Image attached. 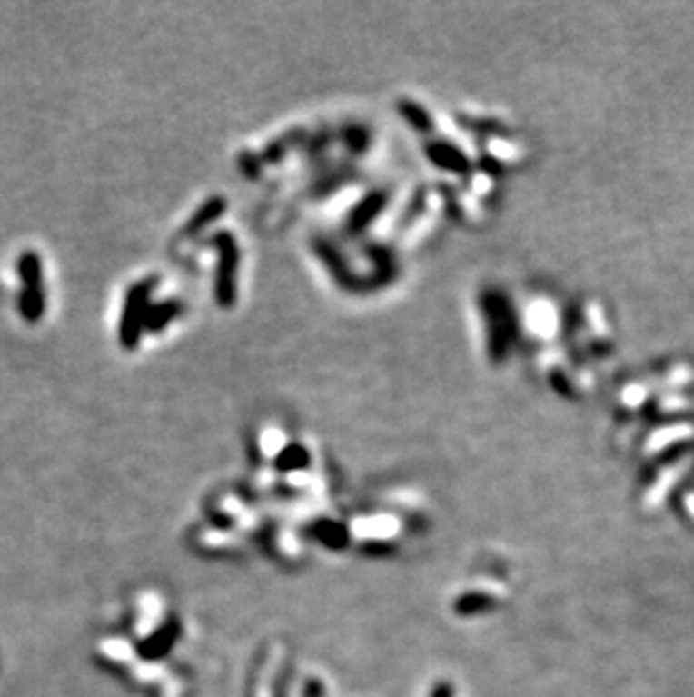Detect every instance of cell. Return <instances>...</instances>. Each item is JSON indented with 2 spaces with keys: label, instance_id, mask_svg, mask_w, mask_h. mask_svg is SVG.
<instances>
[{
  "label": "cell",
  "instance_id": "cell-1",
  "mask_svg": "<svg viewBox=\"0 0 694 697\" xmlns=\"http://www.w3.org/2000/svg\"><path fill=\"white\" fill-rule=\"evenodd\" d=\"M18 278L23 283V294L18 298V310L27 321L44 314V278H41V260L35 254H25L16 262Z\"/></svg>",
  "mask_w": 694,
  "mask_h": 697
}]
</instances>
